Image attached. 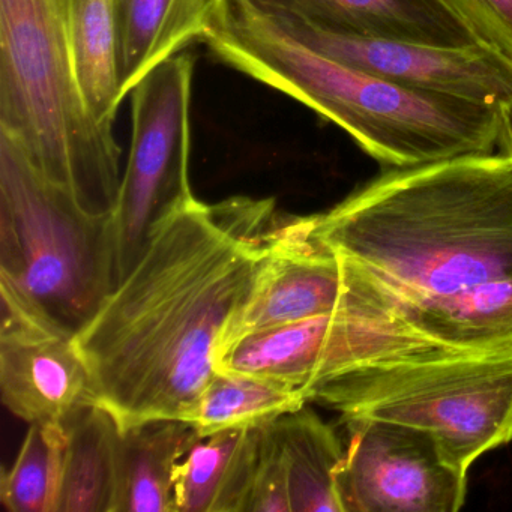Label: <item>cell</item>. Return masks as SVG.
I'll return each instance as SVG.
<instances>
[{"label":"cell","mask_w":512,"mask_h":512,"mask_svg":"<svg viewBox=\"0 0 512 512\" xmlns=\"http://www.w3.org/2000/svg\"><path fill=\"white\" fill-rule=\"evenodd\" d=\"M308 403L304 391L254 374L218 370L191 424L202 439L226 430L260 427Z\"/></svg>","instance_id":"obj_21"},{"label":"cell","mask_w":512,"mask_h":512,"mask_svg":"<svg viewBox=\"0 0 512 512\" xmlns=\"http://www.w3.org/2000/svg\"><path fill=\"white\" fill-rule=\"evenodd\" d=\"M272 199L190 197L152 230L145 251L74 337L98 404L121 430L193 421L227 338L271 256Z\"/></svg>","instance_id":"obj_1"},{"label":"cell","mask_w":512,"mask_h":512,"mask_svg":"<svg viewBox=\"0 0 512 512\" xmlns=\"http://www.w3.org/2000/svg\"><path fill=\"white\" fill-rule=\"evenodd\" d=\"M394 302L401 317L434 343L463 352L512 347V278L485 281L442 298Z\"/></svg>","instance_id":"obj_15"},{"label":"cell","mask_w":512,"mask_h":512,"mask_svg":"<svg viewBox=\"0 0 512 512\" xmlns=\"http://www.w3.org/2000/svg\"><path fill=\"white\" fill-rule=\"evenodd\" d=\"M350 263L355 286L343 307L239 338L224 350L218 370L268 377L307 395L311 386L359 365L451 349L415 331L394 299Z\"/></svg>","instance_id":"obj_7"},{"label":"cell","mask_w":512,"mask_h":512,"mask_svg":"<svg viewBox=\"0 0 512 512\" xmlns=\"http://www.w3.org/2000/svg\"><path fill=\"white\" fill-rule=\"evenodd\" d=\"M271 19L296 20L332 34L436 47L482 44L446 0H238Z\"/></svg>","instance_id":"obj_13"},{"label":"cell","mask_w":512,"mask_h":512,"mask_svg":"<svg viewBox=\"0 0 512 512\" xmlns=\"http://www.w3.org/2000/svg\"><path fill=\"white\" fill-rule=\"evenodd\" d=\"M272 422L263 425L259 460L247 512H292L286 461Z\"/></svg>","instance_id":"obj_23"},{"label":"cell","mask_w":512,"mask_h":512,"mask_svg":"<svg viewBox=\"0 0 512 512\" xmlns=\"http://www.w3.org/2000/svg\"><path fill=\"white\" fill-rule=\"evenodd\" d=\"M67 442L61 422L31 424L13 466L0 476L8 511L58 512Z\"/></svg>","instance_id":"obj_22"},{"label":"cell","mask_w":512,"mask_h":512,"mask_svg":"<svg viewBox=\"0 0 512 512\" xmlns=\"http://www.w3.org/2000/svg\"><path fill=\"white\" fill-rule=\"evenodd\" d=\"M500 119H502V127H500L499 146L503 154L512 158V101L502 106Z\"/></svg>","instance_id":"obj_25"},{"label":"cell","mask_w":512,"mask_h":512,"mask_svg":"<svg viewBox=\"0 0 512 512\" xmlns=\"http://www.w3.org/2000/svg\"><path fill=\"white\" fill-rule=\"evenodd\" d=\"M200 439L196 427L182 419L122 430L116 512H176V467Z\"/></svg>","instance_id":"obj_17"},{"label":"cell","mask_w":512,"mask_h":512,"mask_svg":"<svg viewBox=\"0 0 512 512\" xmlns=\"http://www.w3.org/2000/svg\"><path fill=\"white\" fill-rule=\"evenodd\" d=\"M272 427L286 461L292 512H341L337 475L346 451L334 428L307 404Z\"/></svg>","instance_id":"obj_20"},{"label":"cell","mask_w":512,"mask_h":512,"mask_svg":"<svg viewBox=\"0 0 512 512\" xmlns=\"http://www.w3.org/2000/svg\"><path fill=\"white\" fill-rule=\"evenodd\" d=\"M62 8L83 100L101 125L113 128L125 100L116 0H62Z\"/></svg>","instance_id":"obj_18"},{"label":"cell","mask_w":512,"mask_h":512,"mask_svg":"<svg viewBox=\"0 0 512 512\" xmlns=\"http://www.w3.org/2000/svg\"><path fill=\"white\" fill-rule=\"evenodd\" d=\"M0 295V392L5 407L29 424H62L77 410L98 403L74 338L47 328L8 293Z\"/></svg>","instance_id":"obj_11"},{"label":"cell","mask_w":512,"mask_h":512,"mask_svg":"<svg viewBox=\"0 0 512 512\" xmlns=\"http://www.w3.org/2000/svg\"><path fill=\"white\" fill-rule=\"evenodd\" d=\"M263 425L197 440L175 472L176 512H247Z\"/></svg>","instance_id":"obj_14"},{"label":"cell","mask_w":512,"mask_h":512,"mask_svg":"<svg viewBox=\"0 0 512 512\" xmlns=\"http://www.w3.org/2000/svg\"><path fill=\"white\" fill-rule=\"evenodd\" d=\"M221 0H116L122 94L161 62L205 40Z\"/></svg>","instance_id":"obj_16"},{"label":"cell","mask_w":512,"mask_h":512,"mask_svg":"<svg viewBox=\"0 0 512 512\" xmlns=\"http://www.w3.org/2000/svg\"><path fill=\"white\" fill-rule=\"evenodd\" d=\"M349 448L338 470L341 512H455L466 475L421 428L343 416Z\"/></svg>","instance_id":"obj_9"},{"label":"cell","mask_w":512,"mask_h":512,"mask_svg":"<svg viewBox=\"0 0 512 512\" xmlns=\"http://www.w3.org/2000/svg\"><path fill=\"white\" fill-rule=\"evenodd\" d=\"M0 133L86 211L115 212L121 151L83 100L62 0H0Z\"/></svg>","instance_id":"obj_4"},{"label":"cell","mask_w":512,"mask_h":512,"mask_svg":"<svg viewBox=\"0 0 512 512\" xmlns=\"http://www.w3.org/2000/svg\"><path fill=\"white\" fill-rule=\"evenodd\" d=\"M116 286L113 214L86 211L0 133V290L74 338Z\"/></svg>","instance_id":"obj_5"},{"label":"cell","mask_w":512,"mask_h":512,"mask_svg":"<svg viewBox=\"0 0 512 512\" xmlns=\"http://www.w3.org/2000/svg\"><path fill=\"white\" fill-rule=\"evenodd\" d=\"M308 226L397 302L512 278V158L491 152L392 169Z\"/></svg>","instance_id":"obj_2"},{"label":"cell","mask_w":512,"mask_h":512,"mask_svg":"<svg viewBox=\"0 0 512 512\" xmlns=\"http://www.w3.org/2000/svg\"><path fill=\"white\" fill-rule=\"evenodd\" d=\"M266 19L323 56L404 88L500 109L512 101V62L484 44L436 47L373 40L332 34L296 20Z\"/></svg>","instance_id":"obj_10"},{"label":"cell","mask_w":512,"mask_h":512,"mask_svg":"<svg viewBox=\"0 0 512 512\" xmlns=\"http://www.w3.org/2000/svg\"><path fill=\"white\" fill-rule=\"evenodd\" d=\"M307 397L343 416L428 431L467 473L476 458L512 440V347L371 362L311 386Z\"/></svg>","instance_id":"obj_6"},{"label":"cell","mask_w":512,"mask_h":512,"mask_svg":"<svg viewBox=\"0 0 512 512\" xmlns=\"http://www.w3.org/2000/svg\"><path fill=\"white\" fill-rule=\"evenodd\" d=\"M479 41L512 62V0H446Z\"/></svg>","instance_id":"obj_24"},{"label":"cell","mask_w":512,"mask_h":512,"mask_svg":"<svg viewBox=\"0 0 512 512\" xmlns=\"http://www.w3.org/2000/svg\"><path fill=\"white\" fill-rule=\"evenodd\" d=\"M64 478L58 512H116L121 427L95 403L68 416Z\"/></svg>","instance_id":"obj_19"},{"label":"cell","mask_w":512,"mask_h":512,"mask_svg":"<svg viewBox=\"0 0 512 512\" xmlns=\"http://www.w3.org/2000/svg\"><path fill=\"white\" fill-rule=\"evenodd\" d=\"M353 286L352 263L313 238L308 217L280 218L259 286L226 349L245 335L332 313L349 301Z\"/></svg>","instance_id":"obj_12"},{"label":"cell","mask_w":512,"mask_h":512,"mask_svg":"<svg viewBox=\"0 0 512 512\" xmlns=\"http://www.w3.org/2000/svg\"><path fill=\"white\" fill-rule=\"evenodd\" d=\"M203 43L224 64L343 128L392 169L491 154L500 107L404 88L299 43L238 0H221Z\"/></svg>","instance_id":"obj_3"},{"label":"cell","mask_w":512,"mask_h":512,"mask_svg":"<svg viewBox=\"0 0 512 512\" xmlns=\"http://www.w3.org/2000/svg\"><path fill=\"white\" fill-rule=\"evenodd\" d=\"M194 62L178 55L149 71L131 91V145L113 212L118 284L134 268L152 230L193 197L190 182Z\"/></svg>","instance_id":"obj_8"}]
</instances>
